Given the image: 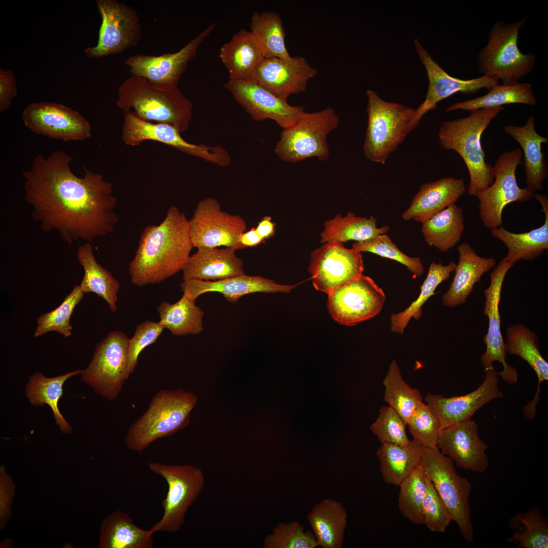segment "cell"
<instances>
[{"label":"cell","mask_w":548,"mask_h":548,"mask_svg":"<svg viewBox=\"0 0 548 548\" xmlns=\"http://www.w3.org/2000/svg\"><path fill=\"white\" fill-rule=\"evenodd\" d=\"M421 465L446 505L453 521L468 543L473 540L469 496L472 484L459 475L454 463L437 447H423Z\"/></svg>","instance_id":"ba28073f"},{"label":"cell","mask_w":548,"mask_h":548,"mask_svg":"<svg viewBox=\"0 0 548 548\" xmlns=\"http://www.w3.org/2000/svg\"><path fill=\"white\" fill-rule=\"evenodd\" d=\"M317 74L304 57L264 58L250 80L287 100L292 94L304 92L309 81Z\"/></svg>","instance_id":"603a6c76"},{"label":"cell","mask_w":548,"mask_h":548,"mask_svg":"<svg viewBox=\"0 0 548 548\" xmlns=\"http://www.w3.org/2000/svg\"><path fill=\"white\" fill-rule=\"evenodd\" d=\"M456 264L451 261L448 265H443L432 262L429 267L428 274L421 287L419 297L409 306L401 312L392 313L390 317V330L395 333L403 334L410 320L413 318L419 319L422 316V306L432 296L437 286L450 277V273L454 270Z\"/></svg>","instance_id":"ee69618b"},{"label":"cell","mask_w":548,"mask_h":548,"mask_svg":"<svg viewBox=\"0 0 548 548\" xmlns=\"http://www.w3.org/2000/svg\"><path fill=\"white\" fill-rule=\"evenodd\" d=\"M427 491L422 503L424 524L431 531H446L453 521L451 514L433 485L427 476Z\"/></svg>","instance_id":"db71d44e"},{"label":"cell","mask_w":548,"mask_h":548,"mask_svg":"<svg viewBox=\"0 0 548 548\" xmlns=\"http://www.w3.org/2000/svg\"><path fill=\"white\" fill-rule=\"evenodd\" d=\"M82 372L79 369L52 378H46L36 372L30 376L26 388V396L31 403L35 405L45 403L51 408L56 424L64 433H70L72 429L58 408V402L63 394V385L68 378Z\"/></svg>","instance_id":"7bdbcfd3"},{"label":"cell","mask_w":548,"mask_h":548,"mask_svg":"<svg viewBox=\"0 0 548 548\" xmlns=\"http://www.w3.org/2000/svg\"><path fill=\"white\" fill-rule=\"evenodd\" d=\"M78 260L82 266L84 275L79 285L83 292L94 293L108 304L110 310L117 309V293L120 284L113 276L96 261L91 243L78 248Z\"/></svg>","instance_id":"8d00e7d4"},{"label":"cell","mask_w":548,"mask_h":548,"mask_svg":"<svg viewBox=\"0 0 548 548\" xmlns=\"http://www.w3.org/2000/svg\"><path fill=\"white\" fill-rule=\"evenodd\" d=\"M502 107L471 111L466 117L444 122L439 131V140L446 150L457 152L468 170L470 182L468 194L474 196L491 186L495 179L494 168L485 160L482 135Z\"/></svg>","instance_id":"277c9868"},{"label":"cell","mask_w":548,"mask_h":548,"mask_svg":"<svg viewBox=\"0 0 548 548\" xmlns=\"http://www.w3.org/2000/svg\"><path fill=\"white\" fill-rule=\"evenodd\" d=\"M339 123L338 117L332 108L313 113L303 111L293 125L283 129L275 153L287 162L295 163L311 157L325 161L330 153L328 135Z\"/></svg>","instance_id":"9c48e42d"},{"label":"cell","mask_w":548,"mask_h":548,"mask_svg":"<svg viewBox=\"0 0 548 548\" xmlns=\"http://www.w3.org/2000/svg\"><path fill=\"white\" fill-rule=\"evenodd\" d=\"M536 102L532 85L528 83L497 84L483 96L452 104L446 108L447 112L457 110L473 111L502 107L511 104H523L535 106Z\"/></svg>","instance_id":"60d3db41"},{"label":"cell","mask_w":548,"mask_h":548,"mask_svg":"<svg viewBox=\"0 0 548 548\" xmlns=\"http://www.w3.org/2000/svg\"><path fill=\"white\" fill-rule=\"evenodd\" d=\"M215 25L213 23L208 26L177 52L157 56L134 55L127 57L124 63L131 74L144 77L155 85L162 87L178 86L188 63Z\"/></svg>","instance_id":"44dd1931"},{"label":"cell","mask_w":548,"mask_h":548,"mask_svg":"<svg viewBox=\"0 0 548 548\" xmlns=\"http://www.w3.org/2000/svg\"><path fill=\"white\" fill-rule=\"evenodd\" d=\"M414 43L420 60L426 70L429 84L424 101L415 109L410 122L411 131L419 124L425 114L437 108V104L440 101L458 92L472 94L482 88L489 90L499 84L498 79L486 75L469 80L453 77L433 59L417 39L415 40Z\"/></svg>","instance_id":"ffe728a7"},{"label":"cell","mask_w":548,"mask_h":548,"mask_svg":"<svg viewBox=\"0 0 548 548\" xmlns=\"http://www.w3.org/2000/svg\"><path fill=\"white\" fill-rule=\"evenodd\" d=\"M17 95L14 75L10 70L0 69V112L7 110Z\"/></svg>","instance_id":"9f6ffc18"},{"label":"cell","mask_w":548,"mask_h":548,"mask_svg":"<svg viewBox=\"0 0 548 548\" xmlns=\"http://www.w3.org/2000/svg\"><path fill=\"white\" fill-rule=\"evenodd\" d=\"M195 300L183 294L175 303L162 302L157 308L159 322L174 335L200 333L203 330L204 313L195 304Z\"/></svg>","instance_id":"ab89813d"},{"label":"cell","mask_w":548,"mask_h":548,"mask_svg":"<svg viewBox=\"0 0 548 548\" xmlns=\"http://www.w3.org/2000/svg\"><path fill=\"white\" fill-rule=\"evenodd\" d=\"M327 306L338 323L353 326L379 314L386 300L385 293L370 277L361 275L328 294Z\"/></svg>","instance_id":"9a60e30c"},{"label":"cell","mask_w":548,"mask_h":548,"mask_svg":"<svg viewBox=\"0 0 548 548\" xmlns=\"http://www.w3.org/2000/svg\"><path fill=\"white\" fill-rule=\"evenodd\" d=\"M84 293L79 285H75L61 304L54 310L44 314L37 319V327L34 336L40 337L50 331H56L65 337L72 334L73 327L70 318Z\"/></svg>","instance_id":"c3c4849f"},{"label":"cell","mask_w":548,"mask_h":548,"mask_svg":"<svg viewBox=\"0 0 548 548\" xmlns=\"http://www.w3.org/2000/svg\"><path fill=\"white\" fill-rule=\"evenodd\" d=\"M466 190L463 178L444 177L423 184L401 217L405 221L414 219L422 223L455 204Z\"/></svg>","instance_id":"83f0119b"},{"label":"cell","mask_w":548,"mask_h":548,"mask_svg":"<svg viewBox=\"0 0 548 548\" xmlns=\"http://www.w3.org/2000/svg\"><path fill=\"white\" fill-rule=\"evenodd\" d=\"M148 466L152 472L163 477L168 486L166 495L161 501L163 516L150 530L153 533H176L184 524L188 510L202 490L204 474L201 469L192 465L150 462Z\"/></svg>","instance_id":"30bf717a"},{"label":"cell","mask_w":548,"mask_h":548,"mask_svg":"<svg viewBox=\"0 0 548 548\" xmlns=\"http://www.w3.org/2000/svg\"><path fill=\"white\" fill-rule=\"evenodd\" d=\"M72 160L63 150L46 157L38 154L23 173L24 199L33 220L45 232L57 231L70 245L111 233L119 221L112 184L85 166L84 176H77L70 168Z\"/></svg>","instance_id":"6da1fadb"},{"label":"cell","mask_w":548,"mask_h":548,"mask_svg":"<svg viewBox=\"0 0 548 548\" xmlns=\"http://www.w3.org/2000/svg\"><path fill=\"white\" fill-rule=\"evenodd\" d=\"M504 130L520 145L523 150L527 187L533 192L542 190V182L547 177L548 167L541 146L542 144H547L548 139L536 131L534 116H529L526 124L522 127L508 124L504 126Z\"/></svg>","instance_id":"4dcf8cb0"},{"label":"cell","mask_w":548,"mask_h":548,"mask_svg":"<svg viewBox=\"0 0 548 548\" xmlns=\"http://www.w3.org/2000/svg\"><path fill=\"white\" fill-rule=\"evenodd\" d=\"M422 449L423 446L414 439L405 446L392 443L381 444L376 456L384 482L399 487L421 465Z\"/></svg>","instance_id":"d590c367"},{"label":"cell","mask_w":548,"mask_h":548,"mask_svg":"<svg viewBox=\"0 0 548 548\" xmlns=\"http://www.w3.org/2000/svg\"><path fill=\"white\" fill-rule=\"evenodd\" d=\"M437 446L442 454L463 469L481 473L490 465L485 453L488 446L480 438L478 425L471 419L442 429Z\"/></svg>","instance_id":"d4e9b609"},{"label":"cell","mask_w":548,"mask_h":548,"mask_svg":"<svg viewBox=\"0 0 548 548\" xmlns=\"http://www.w3.org/2000/svg\"><path fill=\"white\" fill-rule=\"evenodd\" d=\"M522 151L517 148L500 154L494 168L495 181L474 196L479 199L478 208L483 225L491 230L502 226L504 208L513 202H523L531 199L533 191L521 188L517 182L516 170L521 162Z\"/></svg>","instance_id":"8fae6325"},{"label":"cell","mask_w":548,"mask_h":548,"mask_svg":"<svg viewBox=\"0 0 548 548\" xmlns=\"http://www.w3.org/2000/svg\"><path fill=\"white\" fill-rule=\"evenodd\" d=\"M263 543L264 548H315L318 546L313 532L305 531L297 521L280 523L264 537Z\"/></svg>","instance_id":"f907efd6"},{"label":"cell","mask_w":548,"mask_h":548,"mask_svg":"<svg viewBox=\"0 0 548 548\" xmlns=\"http://www.w3.org/2000/svg\"><path fill=\"white\" fill-rule=\"evenodd\" d=\"M534 196L541 204L544 213L545 220L542 226L521 233L510 232L502 226L491 231L493 236L506 245L508 253L505 257L514 264L521 259L534 260L548 249V198L539 193L534 194Z\"/></svg>","instance_id":"1f68e13d"},{"label":"cell","mask_w":548,"mask_h":548,"mask_svg":"<svg viewBox=\"0 0 548 548\" xmlns=\"http://www.w3.org/2000/svg\"><path fill=\"white\" fill-rule=\"evenodd\" d=\"M180 287L183 294L195 299L206 293L218 292L227 301L236 303L243 296L252 293H289L296 285L280 284L273 280L244 273L216 281H183Z\"/></svg>","instance_id":"484cf974"},{"label":"cell","mask_w":548,"mask_h":548,"mask_svg":"<svg viewBox=\"0 0 548 548\" xmlns=\"http://www.w3.org/2000/svg\"><path fill=\"white\" fill-rule=\"evenodd\" d=\"M413 439L424 447H437L441 431L440 423L430 407L423 402L407 423Z\"/></svg>","instance_id":"f5cc1de1"},{"label":"cell","mask_w":548,"mask_h":548,"mask_svg":"<svg viewBox=\"0 0 548 548\" xmlns=\"http://www.w3.org/2000/svg\"><path fill=\"white\" fill-rule=\"evenodd\" d=\"M126 335L114 330L97 344L93 358L82 373L81 379L103 397L117 398L128 379V341Z\"/></svg>","instance_id":"7c38bea8"},{"label":"cell","mask_w":548,"mask_h":548,"mask_svg":"<svg viewBox=\"0 0 548 548\" xmlns=\"http://www.w3.org/2000/svg\"><path fill=\"white\" fill-rule=\"evenodd\" d=\"M515 532L506 541L524 548L548 547V521L537 507L518 513L509 521Z\"/></svg>","instance_id":"bcb514c9"},{"label":"cell","mask_w":548,"mask_h":548,"mask_svg":"<svg viewBox=\"0 0 548 548\" xmlns=\"http://www.w3.org/2000/svg\"><path fill=\"white\" fill-rule=\"evenodd\" d=\"M180 134L170 124L146 121L132 113L124 115L121 139L127 146H138L148 140L157 141L220 166L230 163V155L222 146L191 144L184 140Z\"/></svg>","instance_id":"5bb4252c"},{"label":"cell","mask_w":548,"mask_h":548,"mask_svg":"<svg viewBox=\"0 0 548 548\" xmlns=\"http://www.w3.org/2000/svg\"><path fill=\"white\" fill-rule=\"evenodd\" d=\"M102 22L97 45L85 50L88 56L99 58L120 53L135 46L141 39L139 17L135 10L115 0H97Z\"/></svg>","instance_id":"2e32d148"},{"label":"cell","mask_w":548,"mask_h":548,"mask_svg":"<svg viewBox=\"0 0 548 548\" xmlns=\"http://www.w3.org/2000/svg\"><path fill=\"white\" fill-rule=\"evenodd\" d=\"M462 208L451 205L422 223V232L430 246L447 252L460 240L464 229Z\"/></svg>","instance_id":"74e56055"},{"label":"cell","mask_w":548,"mask_h":548,"mask_svg":"<svg viewBox=\"0 0 548 548\" xmlns=\"http://www.w3.org/2000/svg\"><path fill=\"white\" fill-rule=\"evenodd\" d=\"M275 225L276 224L271 221V218L266 216L259 222L255 229L259 236L264 241L274 235Z\"/></svg>","instance_id":"6f0895ef"},{"label":"cell","mask_w":548,"mask_h":548,"mask_svg":"<svg viewBox=\"0 0 548 548\" xmlns=\"http://www.w3.org/2000/svg\"><path fill=\"white\" fill-rule=\"evenodd\" d=\"M250 26L264 58L291 57L286 48L285 29L279 14L273 11L254 12Z\"/></svg>","instance_id":"b9f144b4"},{"label":"cell","mask_w":548,"mask_h":548,"mask_svg":"<svg viewBox=\"0 0 548 548\" xmlns=\"http://www.w3.org/2000/svg\"><path fill=\"white\" fill-rule=\"evenodd\" d=\"M384 400L393 408L406 424L423 402L420 391L411 387L403 379L396 360H393L385 377Z\"/></svg>","instance_id":"f6af8a7d"},{"label":"cell","mask_w":548,"mask_h":548,"mask_svg":"<svg viewBox=\"0 0 548 548\" xmlns=\"http://www.w3.org/2000/svg\"><path fill=\"white\" fill-rule=\"evenodd\" d=\"M193 248L189 220L171 206L162 222L143 230L129 264L131 283L143 287L166 280L182 270Z\"/></svg>","instance_id":"7a4b0ae2"},{"label":"cell","mask_w":548,"mask_h":548,"mask_svg":"<svg viewBox=\"0 0 548 548\" xmlns=\"http://www.w3.org/2000/svg\"><path fill=\"white\" fill-rule=\"evenodd\" d=\"M485 373L482 384L468 394L450 397L440 394L426 395L425 403L437 417L442 430L457 422L471 419L474 413L485 404L494 399L503 397V393L498 387V372L493 368Z\"/></svg>","instance_id":"cb8c5ba5"},{"label":"cell","mask_w":548,"mask_h":548,"mask_svg":"<svg viewBox=\"0 0 548 548\" xmlns=\"http://www.w3.org/2000/svg\"><path fill=\"white\" fill-rule=\"evenodd\" d=\"M164 329L159 321H146L136 326L133 337L128 341V378L138 364L140 353L147 347L154 344Z\"/></svg>","instance_id":"11a10c76"},{"label":"cell","mask_w":548,"mask_h":548,"mask_svg":"<svg viewBox=\"0 0 548 548\" xmlns=\"http://www.w3.org/2000/svg\"><path fill=\"white\" fill-rule=\"evenodd\" d=\"M505 346L506 353L518 356L526 361L537 376V392L534 398L523 408L524 416L532 420L536 416V406L540 400V385L548 380V362L540 352L537 334L522 323L507 329Z\"/></svg>","instance_id":"f546056e"},{"label":"cell","mask_w":548,"mask_h":548,"mask_svg":"<svg viewBox=\"0 0 548 548\" xmlns=\"http://www.w3.org/2000/svg\"><path fill=\"white\" fill-rule=\"evenodd\" d=\"M398 506L402 515L416 525L424 524L422 503L427 491V476L421 465L399 485Z\"/></svg>","instance_id":"7dc6e473"},{"label":"cell","mask_w":548,"mask_h":548,"mask_svg":"<svg viewBox=\"0 0 548 548\" xmlns=\"http://www.w3.org/2000/svg\"><path fill=\"white\" fill-rule=\"evenodd\" d=\"M116 105L144 121L170 124L181 133L189 128L193 105L178 86L162 87L134 74L118 88Z\"/></svg>","instance_id":"3957f363"},{"label":"cell","mask_w":548,"mask_h":548,"mask_svg":"<svg viewBox=\"0 0 548 548\" xmlns=\"http://www.w3.org/2000/svg\"><path fill=\"white\" fill-rule=\"evenodd\" d=\"M366 94L368 125L363 152L370 161L384 164L411 131L415 109L385 101L372 90Z\"/></svg>","instance_id":"52a82bcc"},{"label":"cell","mask_w":548,"mask_h":548,"mask_svg":"<svg viewBox=\"0 0 548 548\" xmlns=\"http://www.w3.org/2000/svg\"><path fill=\"white\" fill-rule=\"evenodd\" d=\"M224 87L256 121L271 119L284 129L304 111L303 107L291 106L251 80H229Z\"/></svg>","instance_id":"7402d4cb"},{"label":"cell","mask_w":548,"mask_h":548,"mask_svg":"<svg viewBox=\"0 0 548 548\" xmlns=\"http://www.w3.org/2000/svg\"><path fill=\"white\" fill-rule=\"evenodd\" d=\"M189 223L193 248L244 249L239 239L247 229L245 220L222 211L216 198L209 197L199 201Z\"/></svg>","instance_id":"4fadbf2b"},{"label":"cell","mask_w":548,"mask_h":548,"mask_svg":"<svg viewBox=\"0 0 548 548\" xmlns=\"http://www.w3.org/2000/svg\"><path fill=\"white\" fill-rule=\"evenodd\" d=\"M318 546L323 548H341L347 523L344 506L331 499L315 505L307 516Z\"/></svg>","instance_id":"836d02e7"},{"label":"cell","mask_w":548,"mask_h":548,"mask_svg":"<svg viewBox=\"0 0 548 548\" xmlns=\"http://www.w3.org/2000/svg\"><path fill=\"white\" fill-rule=\"evenodd\" d=\"M153 534L138 526L128 513L118 510L104 519L98 547L152 548Z\"/></svg>","instance_id":"e575fe53"},{"label":"cell","mask_w":548,"mask_h":548,"mask_svg":"<svg viewBox=\"0 0 548 548\" xmlns=\"http://www.w3.org/2000/svg\"><path fill=\"white\" fill-rule=\"evenodd\" d=\"M22 121L33 133L67 141H83L91 136L89 122L78 111L62 104L38 102L28 105Z\"/></svg>","instance_id":"e0dca14e"},{"label":"cell","mask_w":548,"mask_h":548,"mask_svg":"<svg viewBox=\"0 0 548 548\" xmlns=\"http://www.w3.org/2000/svg\"><path fill=\"white\" fill-rule=\"evenodd\" d=\"M459 262L449 290L442 296L443 305L450 308L464 304L473 290L474 285L482 276L496 265L493 258L479 256L468 243L464 242L457 247Z\"/></svg>","instance_id":"f1b7e54d"},{"label":"cell","mask_w":548,"mask_h":548,"mask_svg":"<svg viewBox=\"0 0 548 548\" xmlns=\"http://www.w3.org/2000/svg\"><path fill=\"white\" fill-rule=\"evenodd\" d=\"M352 247L353 250L359 252H370L396 261L404 265L416 276L421 277L424 273V266L420 258L411 257L404 254L385 234H379L364 241L355 242Z\"/></svg>","instance_id":"681fc988"},{"label":"cell","mask_w":548,"mask_h":548,"mask_svg":"<svg viewBox=\"0 0 548 548\" xmlns=\"http://www.w3.org/2000/svg\"><path fill=\"white\" fill-rule=\"evenodd\" d=\"M527 16L512 23L501 20L494 23L487 45L477 56L478 71L483 75L510 84L518 83L533 71L536 55L531 51L522 53L518 45L519 32Z\"/></svg>","instance_id":"8992f818"},{"label":"cell","mask_w":548,"mask_h":548,"mask_svg":"<svg viewBox=\"0 0 548 548\" xmlns=\"http://www.w3.org/2000/svg\"><path fill=\"white\" fill-rule=\"evenodd\" d=\"M197 400L195 394L182 389L159 391L146 412L128 429L125 438L127 448L141 453L156 440L186 427Z\"/></svg>","instance_id":"5b68a950"},{"label":"cell","mask_w":548,"mask_h":548,"mask_svg":"<svg viewBox=\"0 0 548 548\" xmlns=\"http://www.w3.org/2000/svg\"><path fill=\"white\" fill-rule=\"evenodd\" d=\"M364 269L361 252L337 242L326 243L312 252L308 268L315 289L327 294L360 276Z\"/></svg>","instance_id":"ac0fdd59"},{"label":"cell","mask_w":548,"mask_h":548,"mask_svg":"<svg viewBox=\"0 0 548 548\" xmlns=\"http://www.w3.org/2000/svg\"><path fill=\"white\" fill-rule=\"evenodd\" d=\"M263 241L264 240L256 232L255 227L244 232L239 239V243L244 249L256 247Z\"/></svg>","instance_id":"680465c9"},{"label":"cell","mask_w":548,"mask_h":548,"mask_svg":"<svg viewBox=\"0 0 548 548\" xmlns=\"http://www.w3.org/2000/svg\"><path fill=\"white\" fill-rule=\"evenodd\" d=\"M219 57L229 73V80H250L264 58L250 31L240 29L220 48Z\"/></svg>","instance_id":"d6a6232c"},{"label":"cell","mask_w":548,"mask_h":548,"mask_svg":"<svg viewBox=\"0 0 548 548\" xmlns=\"http://www.w3.org/2000/svg\"><path fill=\"white\" fill-rule=\"evenodd\" d=\"M230 247L201 248L182 269L183 281H216L244 274V262Z\"/></svg>","instance_id":"4316f807"},{"label":"cell","mask_w":548,"mask_h":548,"mask_svg":"<svg viewBox=\"0 0 548 548\" xmlns=\"http://www.w3.org/2000/svg\"><path fill=\"white\" fill-rule=\"evenodd\" d=\"M377 219L373 216L369 218L357 217L349 212L345 217L338 214L334 218L326 221L324 229L321 234V242L343 243L349 241L362 242L379 234L386 233L388 226L378 228Z\"/></svg>","instance_id":"f35d334b"},{"label":"cell","mask_w":548,"mask_h":548,"mask_svg":"<svg viewBox=\"0 0 548 548\" xmlns=\"http://www.w3.org/2000/svg\"><path fill=\"white\" fill-rule=\"evenodd\" d=\"M406 424L391 407L383 406L370 428L381 444L392 443L405 446L411 441L406 433Z\"/></svg>","instance_id":"816d5d0a"},{"label":"cell","mask_w":548,"mask_h":548,"mask_svg":"<svg viewBox=\"0 0 548 548\" xmlns=\"http://www.w3.org/2000/svg\"><path fill=\"white\" fill-rule=\"evenodd\" d=\"M514 265L506 257L502 259L490 273V285L484 292L485 298L484 314L488 317L489 325L484 338L486 349L481 357V362L485 372L495 368L493 365L494 362L501 363L503 369L498 372V375L508 384H516L518 374L516 369L506 361L507 353L500 330L499 304L505 275Z\"/></svg>","instance_id":"d6986e66"}]
</instances>
